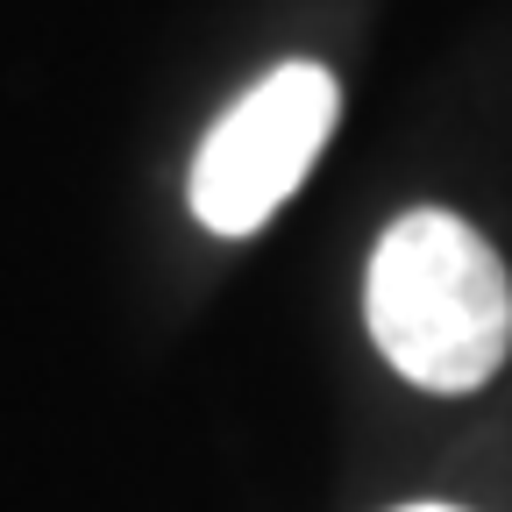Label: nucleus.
Listing matches in <instances>:
<instances>
[{
    "label": "nucleus",
    "mask_w": 512,
    "mask_h": 512,
    "mask_svg": "<svg viewBox=\"0 0 512 512\" xmlns=\"http://www.w3.org/2000/svg\"><path fill=\"white\" fill-rule=\"evenodd\" d=\"M363 320L406 384L477 392L512 349V278L463 214H399L370 249Z\"/></svg>",
    "instance_id": "1"
},
{
    "label": "nucleus",
    "mask_w": 512,
    "mask_h": 512,
    "mask_svg": "<svg viewBox=\"0 0 512 512\" xmlns=\"http://www.w3.org/2000/svg\"><path fill=\"white\" fill-rule=\"evenodd\" d=\"M342 114V86L328 64L292 57L278 72H264L192 157L185 200L214 235H256L313 171V157L328 150Z\"/></svg>",
    "instance_id": "2"
},
{
    "label": "nucleus",
    "mask_w": 512,
    "mask_h": 512,
    "mask_svg": "<svg viewBox=\"0 0 512 512\" xmlns=\"http://www.w3.org/2000/svg\"><path fill=\"white\" fill-rule=\"evenodd\" d=\"M406 512H456V505H406Z\"/></svg>",
    "instance_id": "3"
}]
</instances>
